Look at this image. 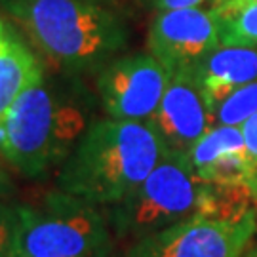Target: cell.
<instances>
[{
  "mask_svg": "<svg viewBox=\"0 0 257 257\" xmlns=\"http://www.w3.org/2000/svg\"><path fill=\"white\" fill-rule=\"evenodd\" d=\"M0 2L44 61L63 76L97 74L128 46V21L114 0Z\"/></svg>",
  "mask_w": 257,
  "mask_h": 257,
  "instance_id": "cell-1",
  "label": "cell"
},
{
  "mask_svg": "<svg viewBox=\"0 0 257 257\" xmlns=\"http://www.w3.org/2000/svg\"><path fill=\"white\" fill-rule=\"evenodd\" d=\"M92 122L88 95L44 74L0 122V155L14 172L38 179L63 166Z\"/></svg>",
  "mask_w": 257,
  "mask_h": 257,
  "instance_id": "cell-2",
  "label": "cell"
},
{
  "mask_svg": "<svg viewBox=\"0 0 257 257\" xmlns=\"http://www.w3.org/2000/svg\"><path fill=\"white\" fill-rule=\"evenodd\" d=\"M164 155L149 122L93 120L57 170V189L109 208L126 198Z\"/></svg>",
  "mask_w": 257,
  "mask_h": 257,
  "instance_id": "cell-3",
  "label": "cell"
},
{
  "mask_svg": "<svg viewBox=\"0 0 257 257\" xmlns=\"http://www.w3.org/2000/svg\"><path fill=\"white\" fill-rule=\"evenodd\" d=\"M206 183L187 155L166 153L155 170L120 202L105 208L112 236L136 242L200 215Z\"/></svg>",
  "mask_w": 257,
  "mask_h": 257,
  "instance_id": "cell-4",
  "label": "cell"
},
{
  "mask_svg": "<svg viewBox=\"0 0 257 257\" xmlns=\"http://www.w3.org/2000/svg\"><path fill=\"white\" fill-rule=\"evenodd\" d=\"M18 257H92L116 251L105 208L54 191L19 204Z\"/></svg>",
  "mask_w": 257,
  "mask_h": 257,
  "instance_id": "cell-5",
  "label": "cell"
},
{
  "mask_svg": "<svg viewBox=\"0 0 257 257\" xmlns=\"http://www.w3.org/2000/svg\"><path fill=\"white\" fill-rule=\"evenodd\" d=\"M255 230V210L238 217L200 213L132 242L124 257H242Z\"/></svg>",
  "mask_w": 257,
  "mask_h": 257,
  "instance_id": "cell-6",
  "label": "cell"
},
{
  "mask_svg": "<svg viewBox=\"0 0 257 257\" xmlns=\"http://www.w3.org/2000/svg\"><path fill=\"white\" fill-rule=\"evenodd\" d=\"M172 73L151 52L114 57L95 74V92L109 118L149 122Z\"/></svg>",
  "mask_w": 257,
  "mask_h": 257,
  "instance_id": "cell-7",
  "label": "cell"
},
{
  "mask_svg": "<svg viewBox=\"0 0 257 257\" xmlns=\"http://www.w3.org/2000/svg\"><path fill=\"white\" fill-rule=\"evenodd\" d=\"M221 44L215 8H177L156 12L147 46L172 74L191 71L206 54Z\"/></svg>",
  "mask_w": 257,
  "mask_h": 257,
  "instance_id": "cell-8",
  "label": "cell"
},
{
  "mask_svg": "<svg viewBox=\"0 0 257 257\" xmlns=\"http://www.w3.org/2000/svg\"><path fill=\"white\" fill-rule=\"evenodd\" d=\"M166 153L187 155L213 126V114L191 71L172 74L164 97L149 120Z\"/></svg>",
  "mask_w": 257,
  "mask_h": 257,
  "instance_id": "cell-9",
  "label": "cell"
},
{
  "mask_svg": "<svg viewBox=\"0 0 257 257\" xmlns=\"http://www.w3.org/2000/svg\"><path fill=\"white\" fill-rule=\"evenodd\" d=\"M196 175L206 185H249L246 147L240 126H211L187 153ZM253 191V189H251Z\"/></svg>",
  "mask_w": 257,
  "mask_h": 257,
  "instance_id": "cell-10",
  "label": "cell"
},
{
  "mask_svg": "<svg viewBox=\"0 0 257 257\" xmlns=\"http://www.w3.org/2000/svg\"><path fill=\"white\" fill-rule=\"evenodd\" d=\"M200 84L211 114L242 86L257 80V48L219 46L191 69Z\"/></svg>",
  "mask_w": 257,
  "mask_h": 257,
  "instance_id": "cell-11",
  "label": "cell"
},
{
  "mask_svg": "<svg viewBox=\"0 0 257 257\" xmlns=\"http://www.w3.org/2000/svg\"><path fill=\"white\" fill-rule=\"evenodd\" d=\"M44 78L37 55L10 29L0 35V122L19 95Z\"/></svg>",
  "mask_w": 257,
  "mask_h": 257,
  "instance_id": "cell-12",
  "label": "cell"
},
{
  "mask_svg": "<svg viewBox=\"0 0 257 257\" xmlns=\"http://www.w3.org/2000/svg\"><path fill=\"white\" fill-rule=\"evenodd\" d=\"M213 8L223 46L257 48V0H223Z\"/></svg>",
  "mask_w": 257,
  "mask_h": 257,
  "instance_id": "cell-13",
  "label": "cell"
},
{
  "mask_svg": "<svg viewBox=\"0 0 257 257\" xmlns=\"http://www.w3.org/2000/svg\"><path fill=\"white\" fill-rule=\"evenodd\" d=\"M257 112V80L242 86L221 103L213 112V126H242L246 120Z\"/></svg>",
  "mask_w": 257,
  "mask_h": 257,
  "instance_id": "cell-14",
  "label": "cell"
},
{
  "mask_svg": "<svg viewBox=\"0 0 257 257\" xmlns=\"http://www.w3.org/2000/svg\"><path fill=\"white\" fill-rule=\"evenodd\" d=\"M19 204L0 200V257H18Z\"/></svg>",
  "mask_w": 257,
  "mask_h": 257,
  "instance_id": "cell-15",
  "label": "cell"
},
{
  "mask_svg": "<svg viewBox=\"0 0 257 257\" xmlns=\"http://www.w3.org/2000/svg\"><path fill=\"white\" fill-rule=\"evenodd\" d=\"M242 138H244V147H246V160H248L249 172V185L257 194V112L251 114L242 126Z\"/></svg>",
  "mask_w": 257,
  "mask_h": 257,
  "instance_id": "cell-16",
  "label": "cell"
},
{
  "mask_svg": "<svg viewBox=\"0 0 257 257\" xmlns=\"http://www.w3.org/2000/svg\"><path fill=\"white\" fill-rule=\"evenodd\" d=\"M147 6L155 8L156 12L164 10H177V8H191V6H200L206 0H143Z\"/></svg>",
  "mask_w": 257,
  "mask_h": 257,
  "instance_id": "cell-17",
  "label": "cell"
},
{
  "mask_svg": "<svg viewBox=\"0 0 257 257\" xmlns=\"http://www.w3.org/2000/svg\"><path fill=\"white\" fill-rule=\"evenodd\" d=\"M6 166H8L6 160L0 155V194H6L12 189V179H10V172L6 170Z\"/></svg>",
  "mask_w": 257,
  "mask_h": 257,
  "instance_id": "cell-18",
  "label": "cell"
},
{
  "mask_svg": "<svg viewBox=\"0 0 257 257\" xmlns=\"http://www.w3.org/2000/svg\"><path fill=\"white\" fill-rule=\"evenodd\" d=\"M92 257H116V251H110V253H101V255H92Z\"/></svg>",
  "mask_w": 257,
  "mask_h": 257,
  "instance_id": "cell-19",
  "label": "cell"
},
{
  "mask_svg": "<svg viewBox=\"0 0 257 257\" xmlns=\"http://www.w3.org/2000/svg\"><path fill=\"white\" fill-rule=\"evenodd\" d=\"M6 25H4V21H2V18H0V35H2V33H4V31H6Z\"/></svg>",
  "mask_w": 257,
  "mask_h": 257,
  "instance_id": "cell-20",
  "label": "cell"
},
{
  "mask_svg": "<svg viewBox=\"0 0 257 257\" xmlns=\"http://www.w3.org/2000/svg\"><path fill=\"white\" fill-rule=\"evenodd\" d=\"M217 2H223V0H217Z\"/></svg>",
  "mask_w": 257,
  "mask_h": 257,
  "instance_id": "cell-21",
  "label": "cell"
}]
</instances>
